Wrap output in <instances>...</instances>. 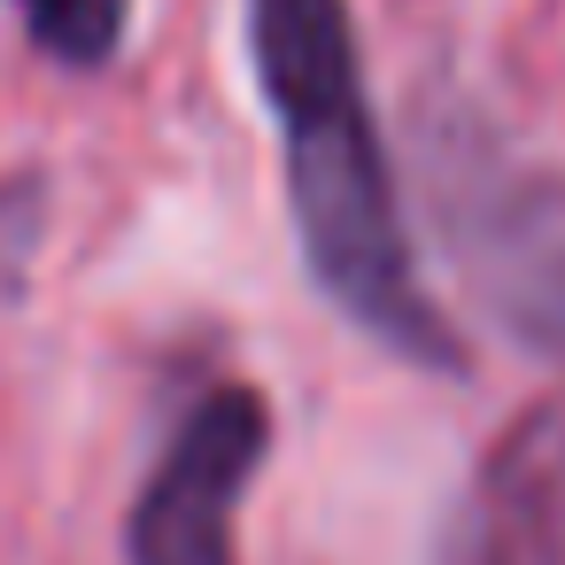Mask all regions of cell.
<instances>
[{"instance_id": "4", "label": "cell", "mask_w": 565, "mask_h": 565, "mask_svg": "<svg viewBox=\"0 0 565 565\" xmlns=\"http://www.w3.org/2000/svg\"><path fill=\"white\" fill-rule=\"evenodd\" d=\"M441 565H565V403H534L495 434Z\"/></svg>"}, {"instance_id": "3", "label": "cell", "mask_w": 565, "mask_h": 565, "mask_svg": "<svg viewBox=\"0 0 565 565\" xmlns=\"http://www.w3.org/2000/svg\"><path fill=\"white\" fill-rule=\"evenodd\" d=\"M264 449H271V403L241 380L210 387L163 441V465L148 472L125 519V557L132 565H241L233 519Z\"/></svg>"}, {"instance_id": "5", "label": "cell", "mask_w": 565, "mask_h": 565, "mask_svg": "<svg viewBox=\"0 0 565 565\" xmlns=\"http://www.w3.org/2000/svg\"><path fill=\"white\" fill-rule=\"evenodd\" d=\"M17 9H24L32 40H40L55 63H71V71L117 63L125 24H132V0H17Z\"/></svg>"}, {"instance_id": "2", "label": "cell", "mask_w": 565, "mask_h": 565, "mask_svg": "<svg viewBox=\"0 0 565 565\" xmlns=\"http://www.w3.org/2000/svg\"><path fill=\"white\" fill-rule=\"evenodd\" d=\"M418 171L472 295L526 349H565V171L472 109H418Z\"/></svg>"}, {"instance_id": "1", "label": "cell", "mask_w": 565, "mask_h": 565, "mask_svg": "<svg viewBox=\"0 0 565 565\" xmlns=\"http://www.w3.org/2000/svg\"><path fill=\"white\" fill-rule=\"evenodd\" d=\"M248 40L264 71V102L287 140V194H295L310 279L380 349L457 372L465 341L441 326V310L418 295V271H411L395 171L364 109L349 0H248Z\"/></svg>"}]
</instances>
